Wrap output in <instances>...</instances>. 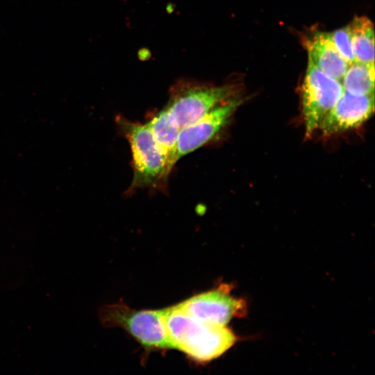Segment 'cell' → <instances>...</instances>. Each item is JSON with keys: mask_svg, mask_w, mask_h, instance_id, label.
<instances>
[{"mask_svg": "<svg viewBox=\"0 0 375 375\" xmlns=\"http://www.w3.org/2000/svg\"><path fill=\"white\" fill-rule=\"evenodd\" d=\"M162 311L172 349L182 351L197 362H209L217 358L237 341L235 335L226 326L201 322L178 304Z\"/></svg>", "mask_w": 375, "mask_h": 375, "instance_id": "6da1fadb", "label": "cell"}, {"mask_svg": "<svg viewBox=\"0 0 375 375\" xmlns=\"http://www.w3.org/2000/svg\"><path fill=\"white\" fill-rule=\"evenodd\" d=\"M116 122L132 153L133 176L128 192L139 189L164 191L172 169L147 124L121 115L117 117Z\"/></svg>", "mask_w": 375, "mask_h": 375, "instance_id": "7a4b0ae2", "label": "cell"}, {"mask_svg": "<svg viewBox=\"0 0 375 375\" xmlns=\"http://www.w3.org/2000/svg\"><path fill=\"white\" fill-rule=\"evenodd\" d=\"M231 83L215 85L191 78H181L170 87L165 107L181 129L202 117L219 104L236 96Z\"/></svg>", "mask_w": 375, "mask_h": 375, "instance_id": "3957f363", "label": "cell"}, {"mask_svg": "<svg viewBox=\"0 0 375 375\" xmlns=\"http://www.w3.org/2000/svg\"><path fill=\"white\" fill-rule=\"evenodd\" d=\"M103 325L128 332L147 349H172L161 310H135L123 303L110 304L99 310Z\"/></svg>", "mask_w": 375, "mask_h": 375, "instance_id": "277c9868", "label": "cell"}, {"mask_svg": "<svg viewBox=\"0 0 375 375\" xmlns=\"http://www.w3.org/2000/svg\"><path fill=\"white\" fill-rule=\"evenodd\" d=\"M344 92L342 83L308 60L301 86L302 113L307 137L319 129Z\"/></svg>", "mask_w": 375, "mask_h": 375, "instance_id": "5b68a950", "label": "cell"}, {"mask_svg": "<svg viewBox=\"0 0 375 375\" xmlns=\"http://www.w3.org/2000/svg\"><path fill=\"white\" fill-rule=\"evenodd\" d=\"M188 314L205 323L226 326L234 317L246 314L247 304L231 295L230 287L220 285L178 303Z\"/></svg>", "mask_w": 375, "mask_h": 375, "instance_id": "8992f818", "label": "cell"}, {"mask_svg": "<svg viewBox=\"0 0 375 375\" xmlns=\"http://www.w3.org/2000/svg\"><path fill=\"white\" fill-rule=\"evenodd\" d=\"M242 102V99L235 97L214 108L194 123L182 128L178 139L176 162L212 141L228 124Z\"/></svg>", "mask_w": 375, "mask_h": 375, "instance_id": "52a82bcc", "label": "cell"}, {"mask_svg": "<svg viewBox=\"0 0 375 375\" xmlns=\"http://www.w3.org/2000/svg\"><path fill=\"white\" fill-rule=\"evenodd\" d=\"M374 111V94L356 95L344 90L319 129L324 136H329L356 128L367 121Z\"/></svg>", "mask_w": 375, "mask_h": 375, "instance_id": "ba28073f", "label": "cell"}, {"mask_svg": "<svg viewBox=\"0 0 375 375\" xmlns=\"http://www.w3.org/2000/svg\"><path fill=\"white\" fill-rule=\"evenodd\" d=\"M308 60L328 76L341 82L349 64L338 52L328 33L314 31L304 41Z\"/></svg>", "mask_w": 375, "mask_h": 375, "instance_id": "9c48e42d", "label": "cell"}, {"mask_svg": "<svg viewBox=\"0 0 375 375\" xmlns=\"http://www.w3.org/2000/svg\"><path fill=\"white\" fill-rule=\"evenodd\" d=\"M147 124L172 169L177 162L176 155L181 131L176 121L165 106Z\"/></svg>", "mask_w": 375, "mask_h": 375, "instance_id": "30bf717a", "label": "cell"}, {"mask_svg": "<svg viewBox=\"0 0 375 375\" xmlns=\"http://www.w3.org/2000/svg\"><path fill=\"white\" fill-rule=\"evenodd\" d=\"M355 61L374 64V26L366 16H356L348 24Z\"/></svg>", "mask_w": 375, "mask_h": 375, "instance_id": "8fae6325", "label": "cell"}, {"mask_svg": "<svg viewBox=\"0 0 375 375\" xmlns=\"http://www.w3.org/2000/svg\"><path fill=\"white\" fill-rule=\"evenodd\" d=\"M374 64L354 61L341 81L344 91L356 95L374 94Z\"/></svg>", "mask_w": 375, "mask_h": 375, "instance_id": "7c38bea8", "label": "cell"}, {"mask_svg": "<svg viewBox=\"0 0 375 375\" xmlns=\"http://www.w3.org/2000/svg\"><path fill=\"white\" fill-rule=\"evenodd\" d=\"M329 37L338 49L340 54L349 64L355 61L352 42L349 26L328 33Z\"/></svg>", "mask_w": 375, "mask_h": 375, "instance_id": "4fadbf2b", "label": "cell"}]
</instances>
